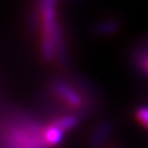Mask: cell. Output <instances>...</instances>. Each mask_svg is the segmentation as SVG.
Segmentation results:
<instances>
[{
	"instance_id": "8992f818",
	"label": "cell",
	"mask_w": 148,
	"mask_h": 148,
	"mask_svg": "<svg viewBox=\"0 0 148 148\" xmlns=\"http://www.w3.org/2000/svg\"><path fill=\"white\" fill-rule=\"evenodd\" d=\"M119 29H120V25H119L117 21L105 20V21L98 22V24L92 27V31H94L96 35L108 36V35H112V34H115V32H117Z\"/></svg>"
},
{
	"instance_id": "7a4b0ae2",
	"label": "cell",
	"mask_w": 148,
	"mask_h": 148,
	"mask_svg": "<svg viewBox=\"0 0 148 148\" xmlns=\"http://www.w3.org/2000/svg\"><path fill=\"white\" fill-rule=\"evenodd\" d=\"M51 89L54 92V95L61 99L68 108L78 110L83 108V105H84V99H83L82 94L66 82L54 80L51 84Z\"/></svg>"
},
{
	"instance_id": "52a82bcc",
	"label": "cell",
	"mask_w": 148,
	"mask_h": 148,
	"mask_svg": "<svg viewBox=\"0 0 148 148\" xmlns=\"http://www.w3.org/2000/svg\"><path fill=\"white\" fill-rule=\"evenodd\" d=\"M136 119L142 126L148 130V106H143L136 110Z\"/></svg>"
},
{
	"instance_id": "3957f363",
	"label": "cell",
	"mask_w": 148,
	"mask_h": 148,
	"mask_svg": "<svg viewBox=\"0 0 148 148\" xmlns=\"http://www.w3.org/2000/svg\"><path fill=\"white\" fill-rule=\"evenodd\" d=\"M111 131H112V126H111V123L108 122V121H103L100 122L96 128L94 130V132H92V135L90 137V148H98L100 147L103 143L108 140Z\"/></svg>"
},
{
	"instance_id": "9c48e42d",
	"label": "cell",
	"mask_w": 148,
	"mask_h": 148,
	"mask_svg": "<svg viewBox=\"0 0 148 148\" xmlns=\"http://www.w3.org/2000/svg\"><path fill=\"white\" fill-rule=\"evenodd\" d=\"M111 148H114V147H111Z\"/></svg>"
},
{
	"instance_id": "6da1fadb",
	"label": "cell",
	"mask_w": 148,
	"mask_h": 148,
	"mask_svg": "<svg viewBox=\"0 0 148 148\" xmlns=\"http://www.w3.org/2000/svg\"><path fill=\"white\" fill-rule=\"evenodd\" d=\"M58 27L54 6H41V56L47 63L54 57V37Z\"/></svg>"
},
{
	"instance_id": "ba28073f",
	"label": "cell",
	"mask_w": 148,
	"mask_h": 148,
	"mask_svg": "<svg viewBox=\"0 0 148 148\" xmlns=\"http://www.w3.org/2000/svg\"><path fill=\"white\" fill-rule=\"evenodd\" d=\"M138 67L146 74H148V54H143L138 59Z\"/></svg>"
},
{
	"instance_id": "5b68a950",
	"label": "cell",
	"mask_w": 148,
	"mask_h": 148,
	"mask_svg": "<svg viewBox=\"0 0 148 148\" xmlns=\"http://www.w3.org/2000/svg\"><path fill=\"white\" fill-rule=\"evenodd\" d=\"M78 123H79V116L74 114L64 115V116L58 117L57 120H54L52 122L53 126H56L58 130H61L63 133L66 131H69V130H73L74 127H77Z\"/></svg>"
},
{
	"instance_id": "277c9868",
	"label": "cell",
	"mask_w": 148,
	"mask_h": 148,
	"mask_svg": "<svg viewBox=\"0 0 148 148\" xmlns=\"http://www.w3.org/2000/svg\"><path fill=\"white\" fill-rule=\"evenodd\" d=\"M63 136H64V133L56 126H53L52 123L42 130V140L46 147L58 146L63 141Z\"/></svg>"
}]
</instances>
